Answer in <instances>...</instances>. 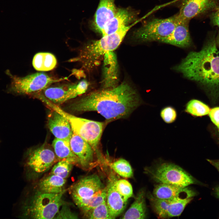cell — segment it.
Wrapping results in <instances>:
<instances>
[{"mask_svg": "<svg viewBox=\"0 0 219 219\" xmlns=\"http://www.w3.org/2000/svg\"><path fill=\"white\" fill-rule=\"evenodd\" d=\"M197 195V192L188 186H181L165 183L155 186L153 195L162 199L183 200L193 198Z\"/></svg>", "mask_w": 219, "mask_h": 219, "instance_id": "9a60e30c", "label": "cell"}, {"mask_svg": "<svg viewBox=\"0 0 219 219\" xmlns=\"http://www.w3.org/2000/svg\"><path fill=\"white\" fill-rule=\"evenodd\" d=\"M48 128L55 138L70 139L73 132L67 119L52 109L48 119Z\"/></svg>", "mask_w": 219, "mask_h": 219, "instance_id": "d6986e66", "label": "cell"}, {"mask_svg": "<svg viewBox=\"0 0 219 219\" xmlns=\"http://www.w3.org/2000/svg\"><path fill=\"white\" fill-rule=\"evenodd\" d=\"M71 149L79 160V166L88 170L96 164L94 161L95 153L90 145L78 135L73 133L70 140Z\"/></svg>", "mask_w": 219, "mask_h": 219, "instance_id": "4fadbf2b", "label": "cell"}, {"mask_svg": "<svg viewBox=\"0 0 219 219\" xmlns=\"http://www.w3.org/2000/svg\"><path fill=\"white\" fill-rule=\"evenodd\" d=\"M173 68L203 86L212 102L215 103L218 100L219 51L214 36L200 51L189 52Z\"/></svg>", "mask_w": 219, "mask_h": 219, "instance_id": "7a4b0ae2", "label": "cell"}, {"mask_svg": "<svg viewBox=\"0 0 219 219\" xmlns=\"http://www.w3.org/2000/svg\"><path fill=\"white\" fill-rule=\"evenodd\" d=\"M115 0H100L92 23V27L101 33L106 24L116 14L118 8Z\"/></svg>", "mask_w": 219, "mask_h": 219, "instance_id": "ac0fdd59", "label": "cell"}, {"mask_svg": "<svg viewBox=\"0 0 219 219\" xmlns=\"http://www.w3.org/2000/svg\"><path fill=\"white\" fill-rule=\"evenodd\" d=\"M6 73L11 79L9 90L21 94L33 95L54 83L66 78H55L43 72L36 73L24 77L13 75L9 71H7Z\"/></svg>", "mask_w": 219, "mask_h": 219, "instance_id": "ba28073f", "label": "cell"}, {"mask_svg": "<svg viewBox=\"0 0 219 219\" xmlns=\"http://www.w3.org/2000/svg\"><path fill=\"white\" fill-rule=\"evenodd\" d=\"M58 161L54 149L43 144L30 153L26 164L35 172L41 173L46 171Z\"/></svg>", "mask_w": 219, "mask_h": 219, "instance_id": "8fae6325", "label": "cell"}, {"mask_svg": "<svg viewBox=\"0 0 219 219\" xmlns=\"http://www.w3.org/2000/svg\"><path fill=\"white\" fill-rule=\"evenodd\" d=\"M43 102L51 109L57 111L66 118L70 124L73 133L86 141L92 147L98 158L99 160L102 159L99 145L103 133V123L75 116L47 99L44 100Z\"/></svg>", "mask_w": 219, "mask_h": 219, "instance_id": "277c9868", "label": "cell"}, {"mask_svg": "<svg viewBox=\"0 0 219 219\" xmlns=\"http://www.w3.org/2000/svg\"><path fill=\"white\" fill-rule=\"evenodd\" d=\"M210 110L206 104L198 99H193L185 104L184 111L193 117H198L209 114Z\"/></svg>", "mask_w": 219, "mask_h": 219, "instance_id": "484cf974", "label": "cell"}, {"mask_svg": "<svg viewBox=\"0 0 219 219\" xmlns=\"http://www.w3.org/2000/svg\"><path fill=\"white\" fill-rule=\"evenodd\" d=\"M145 171L159 183L184 187L193 184L207 186L179 166L170 163H160L153 167L146 168Z\"/></svg>", "mask_w": 219, "mask_h": 219, "instance_id": "5b68a950", "label": "cell"}, {"mask_svg": "<svg viewBox=\"0 0 219 219\" xmlns=\"http://www.w3.org/2000/svg\"><path fill=\"white\" fill-rule=\"evenodd\" d=\"M55 216L54 218L56 219H77V216L71 211L69 207L64 203Z\"/></svg>", "mask_w": 219, "mask_h": 219, "instance_id": "1f68e13d", "label": "cell"}, {"mask_svg": "<svg viewBox=\"0 0 219 219\" xmlns=\"http://www.w3.org/2000/svg\"><path fill=\"white\" fill-rule=\"evenodd\" d=\"M137 22L124 26L113 33L103 36L100 39L87 44L82 47L78 56L70 59L68 61L79 62L85 69H90L102 56L118 47L128 31Z\"/></svg>", "mask_w": 219, "mask_h": 219, "instance_id": "3957f363", "label": "cell"}, {"mask_svg": "<svg viewBox=\"0 0 219 219\" xmlns=\"http://www.w3.org/2000/svg\"><path fill=\"white\" fill-rule=\"evenodd\" d=\"M160 116L165 123L171 124L174 122L177 117V112L173 106H168L162 108L160 112Z\"/></svg>", "mask_w": 219, "mask_h": 219, "instance_id": "4dcf8cb0", "label": "cell"}, {"mask_svg": "<svg viewBox=\"0 0 219 219\" xmlns=\"http://www.w3.org/2000/svg\"><path fill=\"white\" fill-rule=\"evenodd\" d=\"M216 5L215 0H180L178 13L181 19L189 21Z\"/></svg>", "mask_w": 219, "mask_h": 219, "instance_id": "5bb4252c", "label": "cell"}, {"mask_svg": "<svg viewBox=\"0 0 219 219\" xmlns=\"http://www.w3.org/2000/svg\"><path fill=\"white\" fill-rule=\"evenodd\" d=\"M210 119L219 132V106L213 108L209 113Z\"/></svg>", "mask_w": 219, "mask_h": 219, "instance_id": "d6a6232c", "label": "cell"}, {"mask_svg": "<svg viewBox=\"0 0 219 219\" xmlns=\"http://www.w3.org/2000/svg\"><path fill=\"white\" fill-rule=\"evenodd\" d=\"M66 181V179L50 174L39 182V191L49 193H59L65 192Z\"/></svg>", "mask_w": 219, "mask_h": 219, "instance_id": "44dd1931", "label": "cell"}, {"mask_svg": "<svg viewBox=\"0 0 219 219\" xmlns=\"http://www.w3.org/2000/svg\"><path fill=\"white\" fill-rule=\"evenodd\" d=\"M111 175L106 186V203L112 218L114 219L123 211L127 201L115 189L114 184L115 177L113 175Z\"/></svg>", "mask_w": 219, "mask_h": 219, "instance_id": "ffe728a7", "label": "cell"}, {"mask_svg": "<svg viewBox=\"0 0 219 219\" xmlns=\"http://www.w3.org/2000/svg\"><path fill=\"white\" fill-rule=\"evenodd\" d=\"M141 103L136 91L124 82L112 88L91 92L69 108L74 112L96 111L111 121L127 117Z\"/></svg>", "mask_w": 219, "mask_h": 219, "instance_id": "6da1fadb", "label": "cell"}, {"mask_svg": "<svg viewBox=\"0 0 219 219\" xmlns=\"http://www.w3.org/2000/svg\"><path fill=\"white\" fill-rule=\"evenodd\" d=\"M57 64L55 57L48 52H39L34 56L32 64L34 68L39 71H48L54 68Z\"/></svg>", "mask_w": 219, "mask_h": 219, "instance_id": "cb8c5ba5", "label": "cell"}, {"mask_svg": "<svg viewBox=\"0 0 219 219\" xmlns=\"http://www.w3.org/2000/svg\"><path fill=\"white\" fill-rule=\"evenodd\" d=\"M189 22L180 18L178 23L171 33L160 42L182 48L190 46L192 40L189 30Z\"/></svg>", "mask_w": 219, "mask_h": 219, "instance_id": "e0dca14e", "label": "cell"}, {"mask_svg": "<svg viewBox=\"0 0 219 219\" xmlns=\"http://www.w3.org/2000/svg\"><path fill=\"white\" fill-rule=\"evenodd\" d=\"M145 192L140 190L137 193L135 200L126 211L122 219H144L146 216Z\"/></svg>", "mask_w": 219, "mask_h": 219, "instance_id": "7402d4cb", "label": "cell"}, {"mask_svg": "<svg viewBox=\"0 0 219 219\" xmlns=\"http://www.w3.org/2000/svg\"><path fill=\"white\" fill-rule=\"evenodd\" d=\"M74 165H77V163L71 159H62L58 161L54 165L51 174L66 179L69 176Z\"/></svg>", "mask_w": 219, "mask_h": 219, "instance_id": "4316f807", "label": "cell"}, {"mask_svg": "<svg viewBox=\"0 0 219 219\" xmlns=\"http://www.w3.org/2000/svg\"><path fill=\"white\" fill-rule=\"evenodd\" d=\"M110 167L120 176L130 178L133 176L132 169L130 163L126 160L120 158L110 163Z\"/></svg>", "mask_w": 219, "mask_h": 219, "instance_id": "83f0119b", "label": "cell"}, {"mask_svg": "<svg viewBox=\"0 0 219 219\" xmlns=\"http://www.w3.org/2000/svg\"><path fill=\"white\" fill-rule=\"evenodd\" d=\"M106 187L90 198L74 200L84 215L90 210L106 200Z\"/></svg>", "mask_w": 219, "mask_h": 219, "instance_id": "d4e9b609", "label": "cell"}, {"mask_svg": "<svg viewBox=\"0 0 219 219\" xmlns=\"http://www.w3.org/2000/svg\"><path fill=\"white\" fill-rule=\"evenodd\" d=\"M84 215L86 218L89 219H112L106 200L90 210Z\"/></svg>", "mask_w": 219, "mask_h": 219, "instance_id": "f1b7e54d", "label": "cell"}, {"mask_svg": "<svg viewBox=\"0 0 219 219\" xmlns=\"http://www.w3.org/2000/svg\"><path fill=\"white\" fill-rule=\"evenodd\" d=\"M213 193L215 196L219 199V185H217L214 188Z\"/></svg>", "mask_w": 219, "mask_h": 219, "instance_id": "d590c367", "label": "cell"}, {"mask_svg": "<svg viewBox=\"0 0 219 219\" xmlns=\"http://www.w3.org/2000/svg\"><path fill=\"white\" fill-rule=\"evenodd\" d=\"M139 12L130 8H118L114 16L106 25L101 33L103 36L113 33L123 26L137 21Z\"/></svg>", "mask_w": 219, "mask_h": 219, "instance_id": "2e32d148", "label": "cell"}, {"mask_svg": "<svg viewBox=\"0 0 219 219\" xmlns=\"http://www.w3.org/2000/svg\"><path fill=\"white\" fill-rule=\"evenodd\" d=\"M214 9V11L211 15V19L214 25L219 27V3Z\"/></svg>", "mask_w": 219, "mask_h": 219, "instance_id": "836d02e7", "label": "cell"}, {"mask_svg": "<svg viewBox=\"0 0 219 219\" xmlns=\"http://www.w3.org/2000/svg\"><path fill=\"white\" fill-rule=\"evenodd\" d=\"M179 19L178 13L166 18L148 19L134 32L133 37L141 42H160L171 33Z\"/></svg>", "mask_w": 219, "mask_h": 219, "instance_id": "8992f818", "label": "cell"}, {"mask_svg": "<svg viewBox=\"0 0 219 219\" xmlns=\"http://www.w3.org/2000/svg\"><path fill=\"white\" fill-rule=\"evenodd\" d=\"M105 187L99 177L93 174L81 179L71 186L69 190L74 201L90 198Z\"/></svg>", "mask_w": 219, "mask_h": 219, "instance_id": "7c38bea8", "label": "cell"}, {"mask_svg": "<svg viewBox=\"0 0 219 219\" xmlns=\"http://www.w3.org/2000/svg\"><path fill=\"white\" fill-rule=\"evenodd\" d=\"M217 43L219 45V34L218 35V39H217Z\"/></svg>", "mask_w": 219, "mask_h": 219, "instance_id": "8d00e7d4", "label": "cell"}, {"mask_svg": "<svg viewBox=\"0 0 219 219\" xmlns=\"http://www.w3.org/2000/svg\"><path fill=\"white\" fill-rule=\"evenodd\" d=\"M207 160L210 164L216 168L219 172V159H207Z\"/></svg>", "mask_w": 219, "mask_h": 219, "instance_id": "e575fe53", "label": "cell"}, {"mask_svg": "<svg viewBox=\"0 0 219 219\" xmlns=\"http://www.w3.org/2000/svg\"><path fill=\"white\" fill-rule=\"evenodd\" d=\"M70 140L55 138L52 143L54 151L59 161L64 158L71 159L79 165L78 159L71 149Z\"/></svg>", "mask_w": 219, "mask_h": 219, "instance_id": "603a6c76", "label": "cell"}, {"mask_svg": "<svg viewBox=\"0 0 219 219\" xmlns=\"http://www.w3.org/2000/svg\"><path fill=\"white\" fill-rule=\"evenodd\" d=\"M64 192L49 193L38 191L26 207L24 214L33 219L54 218L64 204L62 197Z\"/></svg>", "mask_w": 219, "mask_h": 219, "instance_id": "52a82bcc", "label": "cell"}, {"mask_svg": "<svg viewBox=\"0 0 219 219\" xmlns=\"http://www.w3.org/2000/svg\"><path fill=\"white\" fill-rule=\"evenodd\" d=\"M115 188L124 200H128L133 195L132 186L127 180L124 179L117 180L115 178L114 182Z\"/></svg>", "mask_w": 219, "mask_h": 219, "instance_id": "f546056e", "label": "cell"}, {"mask_svg": "<svg viewBox=\"0 0 219 219\" xmlns=\"http://www.w3.org/2000/svg\"><path fill=\"white\" fill-rule=\"evenodd\" d=\"M148 197L153 210L160 218L179 216L193 199L190 198L183 200L162 199L151 194L148 195Z\"/></svg>", "mask_w": 219, "mask_h": 219, "instance_id": "30bf717a", "label": "cell"}, {"mask_svg": "<svg viewBox=\"0 0 219 219\" xmlns=\"http://www.w3.org/2000/svg\"><path fill=\"white\" fill-rule=\"evenodd\" d=\"M51 85L33 95L36 98H44L57 105L60 104L85 93L89 84L86 80H82L77 84Z\"/></svg>", "mask_w": 219, "mask_h": 219, "instance_id": "9c48e42d", "label": "cell"}]
</instances>
